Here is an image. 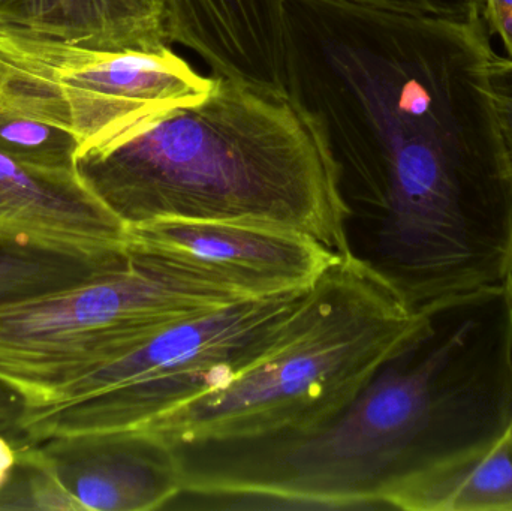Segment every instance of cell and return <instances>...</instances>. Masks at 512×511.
<instances>
[{
	"mask_svg": "<svg viewBox=\"0 0 512 511\" xmlns=\"http://www.w3.org/2000/svg\"><path fill=\"white\" fill-rule=\"evenodd\" d=\"M288 50L289 90L358 219L355 254L415 312L510 284L512 161L484 20L306 0Z\"/></svg>",
	"mask_w": 512,
	"mask_h": 511,
	"instance_id": "cell-1",
	"label": "cell"
},
{
	"mask_svg": "<svg viewBox=\"0 0 512 511\" xmlns=\"http://www.w3.org/2000/svg\"><path fill=\"white\" fill-rule=\"evenodd\" d=\"M213 78L194 104L81 143V182L126 228L161 218L259 222L352 252L339 167L309 111L291 92Z\"/></svg>",
	"mask_w": 512,
	"mask_h": 511,
	"instance_id": "cell-2",
	"label": "cell"
},
{
	"mask_svg": "<svg viewBox=\"0 0 512 511\" xmlns=\"http://www.w3.org/2000/svg\"><path fill=\"white\" fill-rule=\"evenodd\" d=\"M420 321L363 258L337 255L254 365L126 434L185 450L313 431L360 395Z\"/></svg>",
	"mask_w": 512,
	"mask_h": 511,
	"instance_id": "cell-3",
	"label": "cell"
},
{
	"mask_svg": "<svg viewBox=\"0 0 512 511\" xmlns=\"http://www.w3.org/2000/svg\"><path fill=\"white\" fill-rule=\"evenodd\" d=\"M248 299L256 297L129 254L113 272L0 306V383L27 407H45L63 387L165 327Z\"/></svg>",
	"mask_w": 512,
	"mask_h": 511,
	"instance_id": "cell-4",
	"label": "cell"
},
{
	"mask_svg": "<svg viewBox=\"0 0 512 511\" xmlns=\"http://www.w3.org/2000/svg\"><path fill=\"white\" fill-rule=\"evenodd\" d=\"M306 291L248 299L165 327L78 378L42 408H27L17 443L126 434L221 387L277 344Z\"/></svg>",
	"mask_w": 512,
	"mask_h": 511,
	"instance_id": "cell-5",
	"label": "cell"
},
{
	"mask_svg": "<svg viewBox=\"0 0 512 511\" xmlns=\"http://www.w3.org/2000/svg\"><path fill=\"white\" fill-rule=\"evenodd\" d=\"M170 47L101 51L0 27V99L80 143L116 137L212 90Z\"/></svg>",
	"mask_w": 512,
	"mask_h": 511,
	"instance_id": "cell-6",
	"label": "cell"
},
{
	"mask_svg": "<svg viewBox=\"0 0 512 511\" xmlns=\"http://www.w3.org/2000/svg\"><path fill=\"white\" fill-rule=\"evenodd\" d=\"M129 254L224 285L248 297L306 291L336 252L280 225L161 218L128 227Z\"/></svg>",
	"mask_w": 512,
	"mask_h": 511,
	"instance_id": "cell-7",
	"label": "cell"
},
{
	"mask_svg": "<svg viewBox=\"0 0 512 511\" xmlns=\"http://www.w3.org/2000/svg\"><path fill=\"white\" fill-rule=\"evenodd\" d=\"M33 447L80 511L161 510L183 492L179 450L140 435H68Z\"/></svg>",
	"mask_w": 512,
	"mask_h": 511,
	"instance_id": "cell-8",
	"label": "cell"
},
{
	"mask_svg": "<svg viewBox=\"0 0 512 511\" xmlns=\"http://www.w3.org/2000/svg\"><path fill=\"white\" fill-rule=\"evenodd\" d=\"M168 44L185 45L215 77L289 90L285 0H162Z\"/></svg>",
	"mask_w": 512,
	"mask_h": 511,
	"instance_id": "cell-9",
	"label": "cell"
},
{
	"mask_svg": "<svg viewBox=\"0 0 512 511\" xmlns=\"http://www.w3.org/2000/svg\"><path fill=\"white\" fill-rule=\"evenodd\" d=\"M0 234L96 254H128V228L75 170L0 153Z\"/></svg>",
	"mask_w": 512,
	"mask_h": 511,
	"instance_id": "cell-10",
	"label": "cell"
},
{
	"mask_svg": "<svg viewBox=\"0 0 512 511\" xmlns=\"http://www.w3.org/2000/svg\"><path fill=\"white\" fill-rule=\"evenodd\" d=\"M0 27L90 50L168 47L162 0H0Z\"/></svg>",
	"mask_w": 512,
	"mask_h": 511,
	"instance_id": "cell-11",
	"label": "cell"
},
{
	"mask_svg": "<svg viewBox=\"0 0 512 511\" xmlns=\"http://www.w3.org/2000/svg\"><path fill=\"white\" fill-rule=\"evenodd\" d=\"M128 254H96L0 234V306L68 290L120 269Z\"/></svg>",
	"mask_w": 512,
	"mask_h": 511,
	"instance_id": "cell-12",
	"label": "cell"
},
{
	"mask_svg": "<svg viewBox=\"0 0 512 511\" xmlns=\"http://www.w3.org/2000/svg\"><path fill=\"white\" fill-rule=\"evenodd\" d=\"M80 141L71 132L32 119L0 99V153L53 170H75Z\"/></svg>",
	"mask_w": 512,
	"mask_h": 511,
	"instance_id": "cell-13",
	"label": "cell"
},
{
	"mask_svg": "<svg viewBox=\"0 0 512 511\" xmlns=\"http://www.w3.org/2000/svg\"><path fill=\"white\" fill-rule=\"evenodd\" d=\"M436 511H512V429L442 498Z\"/></svg>",
	"mask_w": 512,
	"mask_h": 511,
	"instance_id": "cell-14",
	"label": "cell"
},
{
	"mask_svg": "<svg viewBox=\"0 0 512 511\" xmlns=\"http://www.w3.org/2000/svg\"><path fill=\"white\" fill-rule=\"evenodd\" d=\"M367 8L474 23L484 20V0H343Z\"/></svg>",
	"mask_w": 512,
	"mask_h": 511,
	"instance_id": "cell-15",
	"label": "cell"
},
{
	"mask_svg": "<svg viewBox=\"0 0 512 511\" xmlns=\"http://www.w3.org/2000/svg\"><path fill=\"white\" fill-rule=\"evenodd\" d=\"M489 87L502 137L512 161V59L493 54L489 63Z\"/></svg>",
	"mask_w": 512,
	"mask_h": 511,
	"instance_id": "cell-16",
	"label": "cell"
},
{
	"mask_svg": "<svg viewBox=\"0 0 512 511\" xmlns=\"http://www.w3.org/2000/svg\"><path fill=\"white\" fill-rule=\"evenodd\" d=\"M484 23L501 36L512 59V0H484Z\"/></svg>",
	"mask_w": 512,
	"mask_h": 511,
	"instance_id": "cell-17",
	"label": "cell"
},
{
	"mask_svg": "<svg viewBox=\"0 0 512 511\" xmlns=\"http://www.w3.org/2000/svg\"><path fill=\"white\" fill-rule=\"evenodd\" d=\"M27 402L14 389L0 383V434L17 438L18 426L27 411Z\"/></svg>",
	"mask_w": 512,
	"mask_h": 511,
	"instance_id": "cell-18",
	"label": "cell"
},
{
	"mask_svg": "<svg viewBox=\"0 0 512 511\" xmlns=\"http://www.w3.org/2000/svg\"><path fill=\"white\" fill-rule=\"evenodd\" d=\"M17 464V446L5 434H0V491L8 485Z\"/></svg>",
	"mask_w": 512,
	"mask_h": 511,
	"instance_id": "cell-19",
	"label": "cell"
}]
</instances>
